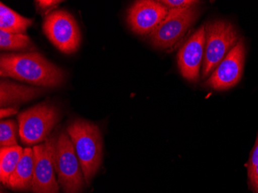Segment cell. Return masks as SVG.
Returning <instances> with one entry per match:
<instances>
[{"mask_svg":"<svg viewBox=\"0 0 258 193\" xmlns=\"http://www.w3.org/2000/svg\"><path fill=\"white\" fill-rule=\"evenodd\" d=\"M0 76L11 78L41 88H56L63 84L64 71L38 52L2 53Z\"/></svg>","mask_w":258,"mask_h":193,"instance_id":"6da1fadb","label":"cell"},{"mask_svg":"<svg viewBox=\"0 0 258 193\" xmlns=\"http://www.w3.org/2000/svg\"><path fill=\"white\" fill-rule=\"evenodd\" d=\"M81 163L85 182L89 185L102 162L103 142L101 131L88 120H75L67 128Z\"/></svg>","mask_w":258,"mask_h":193,"instance_id":"7a4b0ae2","label":"cell"},{"mask_svg":"<svg viewBox=\"0 0 258 193\" xmlns=\"http://www.w3.org/2000/svg\"><path fill=\"white\" fill-rule=\"evenodd\" d=\"M53 165L58 183L64 193H81L85 185V177L73 143L66 132L55 138Z\"/></svg>","mask_w":258,"mask_h":193,"instance_id":"3957f363","label":"cell"},{"mask_svg":"<svg viewBox=\"0 0 258 193\" xmlns=\"http://www.w3.org/2000/svg\"><path fill=\"white\" fill-rule=\"evenodd\" d=\"M206 42L202 78L205 79L220 65L240 40V35L230 22L215 20L205 27Z\"/></svg>","mask_w":258,"mask_h":193,"instance_id":"277c9868","label":"cell"},{"mask_svg":"<svg viewBox=\"0 0 258 193\" xmlns=\"http://www.w3.org/2000/svg\"><path fill=\"white\" fill-rule=\"evenodd\" d=\"M19 134L27 146L37 145L47 137L60 120V112L54 106L40 104L19 114Z\"/></svg>","mask_w":258,"mask_h":193,"instance_id":"5b68a950","label":"cell"},{"mask_svg":"<svg viewBox=\"0 0 258 193\" xmlns=\"http://www.w3.org/2000/svg\"><path fill=\"white\" fill-rule=\"evenodd\" d=\"M43 31L50 43L62 53L72 54L78 51L81 33L75 17L65 10H56L46 16Z\"/></svg>","mask_w":258,"mask_h":193,"instance_id":"8992f818","label":"cell"},{"mask_svg":"<svg viewBox=\"0 0 258 193\" xmlns=\"http://www.w3.org/2000/svg\"><path fill=\"white\" fill-rule=\"evenodd\" d=\"M199 15L200 11L197 6L189 8L169 10L166 18L149 35L151 43L160 49L172 47L183 37Z\"/></svg>","mask_w":258,"mask_h":193,"instance_id":"52a82bcc","label":"cell"},{"mask_svg":"<svg viewBox=\"0 0 258 193\" xmlns=\"http://www.w3.org/2000/svg\"><path fill=\"white\" fill-rule=\"evenodd\" d=\"M54 141L55 138H50L33 146L35 164L31 188L33 193H60L53 165Z\"/></svg>","mask_w":258,"mask_h":193,"instance_id":"ba28073f","label":"cell"},{"mask_svg":"<svg viewBox=\"0 0 258 193\" xmlns=\"http://www.w3.org/2000/svg\"><path fill=\"white\" fill-rule=\"evenodd\" d=\"M244 60V41L240 39L213 71L206 84L217 91H224L236 86L241 79Z\"/></svg>","mask_w":258,"mask_h":193,"instance_id":"9c48e42d","label":"cell"},{"mask_svg":"<svg viewBox=\"0 0 258 193\" xmlns=\"http://www.w3.org/2000/svg\"><path fill=\"white\" fill-rule=\"evenodd\" d=\"M169 10L159 1H136L127 10V23L136 34L150 35L166 18Z\"/></svg>","mask_w":258,"mask_h":193,"instance_id":"30bf717a","label":"cell"},{"mask_svg":"<svg viewBox=\"0 0 258 193\" xmlns=\"http://www.w3.org/2000/svg\"><path fill=\"white\" fill-rule=\"evenodd\" d=\"M205 42V27L202 26L187 40L178 53L179 71L182 77L191 82H196L200 78Z\"/></svg>","mask_w":258,"mask_h":193,"instance_id":"8fae6325","label":"cell"},{"mask_svg":"<svg viewBox=\"0 0 258 193\" xmlns=\"http://www.w3.org/2000/svg\"><path fill=\"white\" fill-rule=\"evenodd\" d=\"M44 92V88L28 87L12 81H2L0 83V106L1 108L27 102L38 98Z\"/></svg>","mask_w":258,"mask_h":193,"instance_id":"7c38bea8","label":"cell"},{"mask_svg":"<svg viewBox=\"0 0 258 193\" xmlns=\"http://www.w3.org/2000/svg\"><path fill=\"white\" fill-rule=\"evenodd\" d=\"M34 152L31 148L23 150L21 159L15 171L10 177L9 188L20 191H27L32 188L34 173Z\"/></svg>","mask_w":258,"mask_h":193,"instance_id":"4fadbf2b","label":"cell"},{"mask_svg":"<svg viewBox=\"0 0 258 193\" xmlns=\"http://www.w3.org/2000/svg\"><path fill=\"white\" fill-rule=\"evenodd\" d=\"M33 22L32 19L23 17L3 3L0 4V30L12 33H25Z\"/></svg>","mask_w":258,"mask_h":193,"instance_id":"5bb4252c","label":"cell"},{"mask_svg":"<svg viewBox=\"0 0 258 193\" xmlns=\"http://www.w3.org/2000/svg\"><path fill=\"white\" fill-rule=\"evenodd\" d=\"M23 150L20 146L0 149V180L7 187L9 186L10 177L21 159Z\"/></svg>","mask_w":258,"mask_h":193,"instance_id":"9a60e30c","label":"cell"},{"mask_svg":"<svg viewBox=\"0 0 258 193\" xmlns=\"http://www.w3.org/2000/svg\"><path fill=\"white\" fill-rule=\"evenodd\" d=\"M0 48L2 50H26L34 49L31 39L25 33H12L0 30Z\"/></svg>","mask_w":258,"mask_h":193,"instance_id":"2e32d148","label":"cell"},{"mask_svg":"<svg viewBox=\"0 0 258 193\" xmlns=\"http://www.w3.org/2000/svg\"><path fill=\"white\" fill-rule=\"evenodd\" d=\"M17 126L13 120H1L0 123V146L1 148L18 146Z\"/></svg>","mask_w":258,"mask_h":193,"instance_id":"e0dca14e","label":"cell"},{"mask_svg":"<svg viewBox=\"0 0 258 193\" xmlns=\"http://www.w3.org/2000/svg\"><path fill=\"white\" fill-rule=\"evenodd\" d=\"M35 5L37 10L42 15L48 16L51 14L54 9L61 4L62 1L59 0H37L35 1Z\"/></svg>","mask_w":258,"mask_h":193,"instance_id":"ac0fdd59","label":"cell"},{"mask_svg":"<svg viewBox=\"0 0 258 193\" xmlns=\"http://www.w3.org/2000/svg\"><path fill=\"white\" fill-rule=\"evenodd\" d=\"M159 2L167 7L169 10L189 8V7H195L200 3L199 1H194V0H162Z\"/></svg>","mask_w":258,"mask_h":193,"instance_id":"d6986e66","label":"cell"},{"mask_svg":"<svg viewBox=\"0 0 258 193\" xmlns=\"http://www.w3.org/2000/svg\"><path fill=\"white\" fill-rule=\"evenodd\" d=\"M258 164V134L256 142L250 153V159L247 164V172H250Z\"/></svg>","mask_w":258,"mask_h":193,"instance_id":"ffe728a7","label":"cell"},{"mask_svg":"<svg viewBox=\"0 0 258 193\" xmlns=\"http://www.w3.org/2000/svg\"><path fill=\"white\" fill-rule=\"evenodd\" d=\"M248 173L249 183L252 191L258 193V164Z\"/></svg>","mask_w":258,"mask_h":193,"instance_id":"44dd1931","label":"cell"},{"mask_svg":"<svg viewBox=\"0 0 258 193\" xmlns=\"http://www.w3.org/2000/svg\"><path fill=\"white\" fill-rule=\"evenodd\" d=\"M17 111H18V109L16 107H3L0 111V117H1V119H3L4 117L17 114Z\"/></svg>","mask_w":258,"mask_h":193,"instance_id":"7402d4cb","label":"cell"}]
</instances>
